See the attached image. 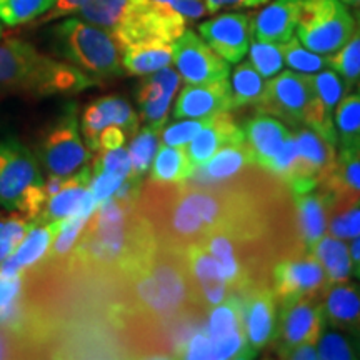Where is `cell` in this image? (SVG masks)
I'll use <instances>...</instances> for the list:
<instances>
[{
  "instance_id": "1",
  "label": "cell",
  "mask_w": 360,
  "mask_h": 360,
  "mask_svg": "<svg viewBox=\"0 0 360 360\" xmlns=\"http://www.w3.org/2000/svg\"><path fill=\"white\" fill-rule=\"evenodd\" d=\"M289 188L274 175L238 174L217 184L186 180L142 186L137 209L159 245L182 250L219 229L267 227L290 217Z\"/></svg>"
},
{
  "instance_id": "2",
  "label": "cell",
  "mask_w": 360,
  "mask_h": 360,
  "mask_svg": "<svg viewBox=\"0 0 360 360\" xmlns=\"http://www.w3.org/2000/svg\"><path fill=\"white\" fill-rule=\"evenodd\" d=\"M122 287L127 327H141L142 339H164L170 352L172 330L180 321L204 315L182 250L159 245L146 260L117 277Z\"/></svg>"
},
{
  "instance_id": "3",
  "label": "cell",
  "mask_w": 360,
  "mask_h": 360,
  "mask_svg": "<svg viewBox=\"0 0 360 360\" xmlns=\"http://www.w3.org/2000/svg\"><path fill=\"white\" fill-rule=\"evenodd\" d=\"M159 247L137 200L112 195L90 215L69 255V267L120 277Z\"/></svg>"
},
{
  "instance_id": "4",
  "label": "cell",
  "mask_w": 360,
  "mask_h": 360,
  "mask_svg": "<svg viewBox=\"0 0 360 360\" xmlns=\"http://www.w3.org/2000/svg\"><path fill=\"white\" fill-rule=\"evenodd\" d=\"M98 84L65 60L42 53L20 39L0 44V96H74Z\"/></svg>"
},
{
  "instance_id": "5",
  "label": "cell",
  "mask_w": 360,
  "mask_h": 360,
  "mask_svg": "<svg viewBox=\"0 0 360 360\" xmlns=\"http://www.w3.org/2000/svg\"><path fill=\"white\" fill-rule=\"evenodd\" d=\"M51 49L62 60L75 65L97 82L124 74L122 49L110 30L80 17H64L51 29Z\"/></svg>"
},
{
  "instance_id": "6",
  "label": "cell",
  "mask_w": 360,
  "mask_h": 360,
  "mask_svg": "<svg viewBox=\"0 0 360 360\" xmlns=\"http://www.w3.org/2000/svg\"><path fill=\"white\" fill-rule=\"evenodd\" d=\"M45 202L39 157L15 139H0V207L37 222Z\"/></svg>"
},
{
  "instance_id": "7",
  "label": "cell",
  "mask_w": 360,
  "mask_h": 360,
  "mask_svg": "<svg viewBox=\"0 0 360 360\" xmlns=\"http://www.w3.org/2000/svg\"><path fill=\"white\" fill-rule=\"evenodd\" d=\"M357 19L340 0H305L297 37L309 51L330 56L352 37Z\"/></svg>"
},
{
  "instance_id": "8",
  "label": "cell",
  "mask_w": 360,
  "mask_h": 360,
  "mask_svg": "<svg viewBox=\"0 0 360 360\" xmlns=\"http://www.w3.org/2000/svg\"><path fill=\"white\" fill-rule=\"evenodd\" d=\"M39 162L49 175L67 179L87 164L90 152L79 130V115L74 103L44 130L39 143Z\"/></svg>"
},
{
  "instance_id": "9",
  "label": "cell",
  "mask_w": 360,
  "mask_h": 360,
  "mask_svg": "<svg viewBox=\"0 0 360 360\" xmlns=\"http://www.w3.org/2000/svg\"><path fill=\"white\" fill-rule=\"evenodd\" d=\"M186 24L187 20L179 12L164 4L154 0H129L112 35L120 49L146 40H164L174 44L186 32Z\"/></svg>"
},
{
  "instance_id": "10",
  "label": "cell",
  "mask_w": 360,
  "mask_h": 360,
  "mask_svg": "<svg viewBox=\"0 0 360 360\" xmlns=\"http://www.w3.org/2000/svg\"><path fill=\"white\" fill-rule=\"evenodd\" d=\"M314 103V90L307 74L283 70L269 79L262 97L255 103V112L281 119L287 127L305 125Z\"/></svg>"
},
{
  "instance_id": "11",
  "label": "cell",
  "mask_w": 360,
  "mask_h": 360,
  "mask_svg": "<svg viewBox=\"0 0 360 360\" xmlns=\"http://www.w3.org/2000/svg\"><path fill=\"white\" fill-rule=\"evenodd\" d=\"M270 289L278 305L300 297H323L328 289L326 272L312 252H290L282 255L270 269Z\"/></svg>"
},
{
  "instance_id": "12",
  "label": "cell",
  "mask_w": 360,
  "mask_h": 360,
  "mask_svg": "<svg viewBox=\"0 0 360 360\" xmlns=\"http://www.w3.org/2000/svg\"><path fill=\"white\" fill-rule=\"evenodd\" d=\"M297 143V169L287 188L290 195L314 191L334 172L337 162V146L323 139L307 125L294 129Z\"/></svg>"
},
{
  "instance_id": "13",
  "label": "cell",
  "mask_w": 360,
  "mask_h": 360,
  "mask_svg": "<svg viewBox=\"0 0 360 360\" xmlns=\"http://www.w3.org/2000/svg\"><path fill=\"white\" fill-rule=\"evenodd\" d=\"M323 297L309 295L278 305L277 334L272 342L276 344L277 357L300 344H317L323 319Z\"/></svg>"
},
{
  "instance_id": "14",
  "label": "cell",
  "mask_w": 360,
  "mask_h": 360,
  "mask_svg": "<svg viewBox=\"0 0 360 360\" xmlns=\"http://www.w3.org/2000/svg\"><path fill=\"white\" fill-rule=\"evenodd\" d=\"M174 64L186 84H214L229 79L231 64L217 56L204 39L193 30H187L172 44Z\"/></svg>"
},
{
  "instance_id": "15",
  "label": "cell",
  "mask_w": 360,
  "mask_h": 360,
  "mask_svg": "<svg viewBox=\"0 0 360 360\" xmlns=\"http://www.w3.org/2000/svg\"><path fill=\"white\" fill-rule=\"evenodd\" d=\"M335 169L319 187L330 195V214L360 204V137L337 141Z\"/></svg>"
},
{
  "instance_id": "16",
  "label": "cell",
  "mask_w": 360,
  "mask_h": 360,
  "mask_svg": "<svg viewBox=\"0 0 360 360\" xmlns=\"http://www.w3.org/2000/svg\"><path fill=\"white\" fill-rule=\"evenodd\" d=\"M238 295L242 300V322L247 340L257 354L276 339L278 302L270 283L252 285Z\"/></svg>"
},
{
  "instance_id": "17",
  "label": "cell",
  "mask_w": 360,
  "mask_h": 360,
  "mask_svg": "<svg viewBox=\"0 0 360 360\" xmlns=\"http://www.w3.org/2000/svg\"><path fill=\"white\" fill-rule=\"evenodd\" d=\"M252 15L242 12L222 13L199 25V35L229 64H238L247 56L252 40Z\"/></svg>"
},
{
  "instance_id": "18",
  "label": "cell",
  "mask_w": 360,
  "mask_h": 360,
  "mask_svg": "<svg viewBox=\"0 0 360 360\" xmlns=\"http://www.w3.org/2000/svg\"><path fill=\"white\" fill-rule=\"evenodd\" d=\"M182 255L186 259L202 312L205 314L207 310L222 304L232 294V287L229 285L217 259L200 244L187 245L182 249Z\"/></svg>"
},
{
  "instance_id": "19",
  "label": "cell",
  "mask_w": 360,
  "mask_h": 360,
  "mask_svg": "<svg viewBox=\"0 0 360 360\" xmlns=\"http://www.w3.org/2000/svg\"><path fill=\"white\" fill-rule=\"evenodd\" d=\"M180 75L172 67L146 75L137 90V103L143 125L162 129L169 119L172 98L180 87Z\"/></svg>"
},
{
  "instance_id": "20",
  "label": "cell",
  "mask_w": 360,
  "mask_h": 360,
  "mask_svg": "<svg viewBox=\"0 0 360 360\" xmlns=\"http://www.w3.org/2000/svg\"><path fill=\"white\" fill-rule=\"evenodd\" d=\"M295 229L305 252H312L317 242L326 236L330 217V195L322 187L304 193H294Z\"/></svg>"
},
{
  "instance_id": "21",
  "label": "cell",
  "mask_w": 360,
  "mask_h": 360,
  "mask_svg": "<svg viewBox=\"0 0 360 360\" xmlns=\"http://www.w3.org/2000/svg\"><path fill=\"white\" fill-rule=\"evenodd\" d=\"M90 180H92L90 167H82L70 177L64 179L60 188L45 202L37 222H57L80 212L85 207H97V202L90 192Z\"/></svg>"
},
{
  "instance_id": "22",
  "label": "cell",
  "mask_w": 360,
  "mask_h": 360,
  "mask_svg": "<svg viewBox=\"0 0 360 360\" xmlns=\"http://www.w3.org/2000/svg\"><path fill=\"white\" fill-rule=\"evenodd\" d=\"M242 141H244V132H242V127H238L232 114L219 112V114L207 117L204 129L193 137V141L187 143L186 152L192 167L199 169L222 147Z\"/></svg>"
},
{
  "instance_id": "23",
  "label": "cell",
  "mask_w": 360,
  "mask_h": 360,
  "mask_svg": "<svg viewBox=\"0 0 360 360\" xmlns=\"http://www.w3.org/2000/svg\"><path fill=\"white\" fill-rule=\"evenodd\" d=\"M219 112H231L229 79L214 84H186L175 102L174 119H202Z\"/></svg>"
},
{
  "instance_id": "24",
  "label": "cell",
  "mask_w": 360,
  "mask_h": 360,
  "mask_svg": "<svg viewBox=\"0 0 360 360\" xmlns=\"http://www.w3.org/2000/svg\"><path fill=\"white\" fill-rule=\"evenodd\" d=\"M305 0H274L252 15V39L283 44L294 37Z\"/></svg>"
},
{
  "instance_id": "25",
  "label": "cell",
  "mask_w": 360,
  "mask_h": 360,
  "mask_svg": "<svg viewBox=\"0 0 360 360\" xmlns=\"http://www.w3.org/2000/svg\"><path fill=\"white\" fill-rule=\"evenodd\" d=\"M244 141L249 146L254 155L255 167H262L270 157H274L281 150L283 142L292 134L287 125L276 119V117L255 112L242 125Z\"/></svg>"
},
{
  "instance_id": "26",
  "label": "cell",
  "mask_w": 360,
  "mask_h": 360,
  "mask_svg": "<svg viewBox=\"0 0 360 360\" xmlns=\"http://www.w3.org/2000/svg\"><path fill=\"white\" fill-rule=\"evenodd\" d=\"M323 319L328 327L352 334L360 328V283L330 285L322 299Z\"/></svg>"
},
{
  "instance_id": "27",
  "label": "cell",
  "mask_w": 360,
  "mask_h": 360,
  "mask_svg": "<svg viewBox=\"0 0 360 360\" xmlns=\"http://www.w3.org/2000/svg\"><path fill=\"white\" fill-rule=\"evenodd\" d=\"M250 167H255L254 155L245 141H242L220 148L204 165L195 169L188 180H195L200 184H217L237 177L238 174Z\"/></svg>"
},
{
  "instance_id": "28",
  "label": "cell",
  "mask_w": 360,
  "mask_h": 360,
  "mask_svg": "<svg viewBox=\"0 0 360 360\" xmlns=\"http://www.w3.org/2000/svg\"><path fill=\"white\" fill-rule=\"evenodd\" d=\"M172 60V44L164 40H146L122 47V67L132 75H148L169 67Z\"/></svg>"
},
{
  "instance_id": "29",
  "label": "cell",
  "mask_w": 360,
  "mask_h": 360,
  "mask_svg": "<svg viewBox=\"0 0 360 360\" xmlns=\"http://www.w3.org/2000/svg\"><path fill=\"white\" fill-rule=\"evenodd\" d=\"M312 254L326 272L328 287L350 281L354 270L349 245L345 244V240L332 236H323L314 247Z\"/></svg>"
},
{
  "instance_id": "30",
  "label": "cell",
  "mask_w": 360,
  "mask_h": 360,
  "mask_svg": "<svg viewBox=\"0 0 360 360\" xmlns=\"http://www.w3.org/2000/svg\"><path fill=\"white\" fill-rule=\"evenodd\" d=\"M193 172L195 169L188 160L186 147H169L162 143L152 160L148 180L159 184H179L191 179Z\"/></svg>"
},
{
  "instance_id": "31",
  "label": "cell",
  "mask_w": 360,
  "mask_h": 360,
  "mask_svg": "<svg viewBox=\"0 0 360 360\" xmlns=\"http://www.w3.org/2000/svg\"><path fill=\"white\" fill-rule=\"evenodd\" d=\"M58 227H60V220H57V222L35 224L27 232L24 240L20 242L19 247L12 254L22 269L32 267V265L39 264L47 255Z\"/></svg>"
},
{
  "instance_id": "32",
  "label": "cell",
  "mask_w": 360,
  "mask_h": 360,
  "mask_svg": "<svg viewBox=\"0 0 360 360\" xmlns=\"http://www.w3.org/2000/svg\"><path fill=\"white\" fill-rule=\"evenodd\" d=\"M229 84H231V110L255 105L265 89L264 77L254 69L249 60L238 64L233 69Z\"/></svg>"
},
{
  "instance_id": "33",
  "label": "cell",
  "mask_w": 360,
  "mask_h": 360,
  "mask_svg": "<svg viewBox=\"0 0 360 360\" xmlns=\"http://www.w3.org/2000/svg\"><path fill=\"white\" fill-rule=\"evenodd\" d=\"M357 25L347 42L339 51L327 56V64L344 79L349 90H352L360 80V11H355Z\"/></svg>"
},
{
  "instance_id": "34",
  "label": "cell",
  "mask_w": 360,
  "mask_h": 360,
  "mask_svg": "<svg viewBox=\"0 0 360 360\" xmlns=\"http://www.w3.org/2000/svg\"><path fill=\"white\" fill-rule=\"evenodd\" d=\"M57 0H0V24L19 27L44 17Z\"/></svg>"
},
{
  "instance_id": "35",
  "label": "cell",
  "mask_w": 360,
  "mask_h": 360,
  "mask_svg": "<svg viewBox=\"0 0 360 360\" xmlns=\"http://www.w3.org/2000/svg\"><path fill=\"white\" fill-rule=\"evenodd\" d=\"M317 355L322 360H355L360 359V349L349 332L328 328L326 323L317 340Z\"/></svg>"
},
{
  "instance_id": "36",
  "label": "cell",
  "mask_w": 360,
  "mask_h": 360,
  "mask_svg": "<svg viewBox=\"0 0 360 360\" xmlns=\"http://www.w3.org/2000/svg\"><path fill=\"white\" fill-rule=\"evenodd\" d=\"M159 129L143 125L134 135L132 143L129 147V155L130 160H132V170H130L129 175L142 179V175L147 172L157 154V148H159Z\"/></svg>"
},
{
  "instance_id": "37",
  "label": "cell",
  "mask_w": 360,
  "mask_h": 360,
  "mask_svg": "<svg viewBox=\"0 0 360 360\" xmlns=\"http://www.w3.org/2000/svg\"><path fill=\"white\" fill-rule=\"evenodd\" d=\"M127 4L129 0H85L84 6L79 8L77 15L90 24L112 32L114 27L119 24Z\"/></svg>"
},
{
  "instance_id": "38",
  "label": "cell",
  "mask_w": 360,
  "mask_h": 360,
  "mask_svg": "<svg viewBox=\"0 0 360 360\" xmlns=\"http://www.w3.org/2000/svg\"><path fill=\"white\" fill-rule=\"evenodd\" d=\"M281 49L283 53V62H285L292 70L299 72V74H315V72L327 69L328 67L326 56L309 51V49L304 47V45L300 44V40H297L295 37L281 44Z\"/></svg>"
},
{
  "instance_id": "39",
  "label": "cell",
  "mask_w": 360,
  "mask_h": 360,
  "mask_svg": "<svg viewBox=\"0 0 360 360\" xmlns=\"http://www.w3.org/2000/svg\"><path fill=\"white\" fill-rule=\"evenodd\" d=\"M250 64L262 75L264 79H272L283 69V53L281 44L264 42V40L252 39L249 47Z\"/></svg>"
},
{
  "instance_id": "40",
  "label": "cell",
  "mask_w": 360,
  "mask_h": 360,
  "mask_svg": "<svg viewBox=\"0 0 360 360\" xmlns=\"http://www.w3.org/2000/svg\"><path fill=\"white\" fill-rule=\"evenodd\" d=\"M97 103L109 125H117V127L124 129L127 137H134L139 132V120L141 119L125 98L119 96H107L98 98Z\"/></svg>"
},
{
  "instance_id": "41",
  "label": "cell",
  "mask_w": 360,
  "mask_h": 360,
  "mask_svg": "<svg viewBox=\"0 0 360 360\" xmlns=\"http://www.w3.org/2000/svg\"><path fill=\"white\" fill-rule=\"evenodd\" d=\"M37 224L24 214L13 212L8 217H0V262L15 252L27 232Z\"/></svg>"
},
{
  "instance_id": "42",
  "label": "cell",
  "mask_w": 360,
  "mask_h": 360,
  "mask_svg": "<svg viewBox=\"0 0 360 360\" xmlns=\"http://www.w3.org/2000/svg\"><path fill=\"white\" fill-rule=\"evenodd\" d=\"M334 125L340 137H360V94L347 92L337 103Z\"/></svg>"
},
{
  "instance_id": "43",
  "label": "cell",
  "mask_w": 360,
  "mask_h": 360,
  "mask_svg": "<svg viewBox=\"0 0 360 360\" xmlns=\"http://www.w3.org/2000/svg\"><path fill=\"white\" fill-rule=\"evenodd\" d=\"M297 155H299V152H297L295 137L294 132H292L289 137H287V141L283 142L281 150H278L274 157H270L262 167H260V170H265V172L274 175V177L278 179L287 186L289 180L294 177L295 174Z\"/></svg>"
},
{
  "instance_id": "44",
  "label": "cell",
  "mask_w": 360,
  "mask_h": 360,
  "mask_svg": "<svg viewBox=\"0 0 360 360\" xmlns=\"http://www.w3.org/2000/svg\"><path fill=\"white\" fill-rule=\"evenodd\" d=\"M327 231L332 237L345 242L360 236V204L330 214Z\"/></svg>"
},
{
  "instance_id": "45",
  "label": "cell",
  "mask_w": 360,
  "mask_h": 360,
  "mask_svg": "<svg viewBox=\"0 0 360 360\" xmlns=\"http://www.w3.org/2000/svg\"><path fill=\"white\" fill-rule=\"evenodd\" d=\"M205 122L207 117H202V119H184L180 122L170 124L162 130L160 142L169 147H186L204 129Z\"/></svg>"
},
{
  "instance_id": "46",
  "label": "cell",
  "mask_w": 360,
  "mask_h": 360,
  "mask_svg": "<svg viewBox=\"0 0 360 360\" xmlns=\"http://www.w3.org/2000/svg\"><path fill=\"white\" fill-rule=\"evenodd\" d=\"M94 174L109 172L125 179L132 170V160H130L129 150L124 147L112 148V150H101L94 160Z\"/></svg>"
},
{
  "instance_id": "47",
  "label": "cell",
  "mask_w": 360,
  "mask_h": 360,
  "mask_svg": "<svg viewBox=\"0 0 360 360\" xmlns=\"http://www.w3.org/2000/svg\"><path fill=\"white\" fill-rule=\"evenodd\" d=\"M22 287H24L22 274H17L13 277L0 276V322L2 323L13 321L15 304L20 297Z\"/></svg>"
},
{
  "instance_id": "48",
  "label": "cell",
  "mask_w": 360,
  "mask_h": 360,
  "mask_svg": "<svg viewBox=\"0 0 360 360\" xmlns=\"http://www.w3.org/2000/svg\"><path fill=\"white\" fill-rule=\"evenodd\" d=\"M125 179L119 177L115 174H109V172H96L94 174L92 180H90V192H92L94 199H96L97 205L103 202L109 197L114 195L117 192V188L122 186Z\"/></svg>"
},
{
  "instance_id": "49",
  "label": "cell",
  "mask_w": 360,
  "mask_h": 360,
  "mask_svg": "<svg viewBox=\"0 0 360 360\" xmlns=\"http://www.w3.org/2000/svg\"><path fill=\"white\" fill-rule=\"evenodd\" d=\"M154 2L164 4V6L174 8L187 22L199 20L207 13L204 0H154Z\"/></svg>"
},
{
  "instance_id": "50",
  "label": "cell",
  "mask_w": 360,
  "mask_h": 360,
  "mask_svg": "<svg viewBox=\"0 0 360 360\" xmlns=\"http://www.w3.org/2000/svg\"><path fill=\"white\" fill-rule=\"evenodd\" d=\"M85 0H57L56 6H53L51 11L45 13L44 17H40V22H53V20H60L64 17H70L74 13L79 12V8L84 6Z\"/></svg>"
},
{
  "instance_id": "51",
  "label": "cell",
  "mask_w": 360,
  "mask_h": 360,
  "mask_svg": "<svg viewBox=\"0 0 360 360\" xmlns=\"http://www.w3.org/2000/svg\"><path fill=\"white\" fill-rule=\"evenodd\" d=\"M125 141H127V134L124 129L117 127V125H109L98 135V152L124 147Z\"/></svg>"
},
{
  "instance_id": "52",
  "label": "cell",
  "mask_w": 360,
  "mask_h": 360,
  "mask_svg": "<svg viewBox=\"0 0 360 360\" xmlns=\"http://www.w3.org/2000/svg\"><path fill=\"white\" fill-rule=\"evenodd\" d=\"M207 13H217L224 8H252L267 4L269 0H204Z\"/></svg>"
},
{
  "instance_id": "53",
  "label": "cell",
  "mask_w": 360,
  "mask_h": 360,
  "mask_svg": "<svg viewBox=\"0 0 360 360\" xmlns=\"http://www.w3.org/2000/svg\"><path fill=\"white\" fill-rule=\"evenodd\" d=\"M281 359H290V360H317V344H300L295 345L283 352Z\"/></svg>"
},
{
  "instance_id": "54",
  "label": "cell",
  "mask_w": 360,
  "mask_h": 360,
  "mask_svg": "<svg viewBox=\"0 0 360 360\" xmlns=\"http://www.w3.org/2000/svg\"><path fill=\"white\" fill-rule=\"evenodd\" d=\"M349 252H350V259H352V270L355 276H357L360 272V236L350 240Z\"/></svg>"
},
{
  "instance_id": "55",
  "label": "cell",
  "mask_w": 360,
  "mask_h": 360,
  "mask_svg": "<svg viewBox=\"0 0 360 360\" xmlns=\"http://www.w3.org/2000/svg\"><path fill=\"white\" fill-rule=\"evenodd\" d=\"M344 2L347 7H352L354 11H360V0H340Z\"/></svg>"
},
{
  "instance_id": "56",
  "label": "cell",
  "mask_w": 360,
  "mask_h": 360,
  "mask_svg": "<svg viewBox=\"0 0 360 360\" xmlns=\"http://www.w3.org/2000/svg\"><path fill=\"white\" fill-rule=\"evenodd\" d=\"M354 337V340H355V344H357V347L360 349V328H357V330H354L352 334H350Z\"/></svg>"
},
{
  "instance_id": "57",
  "label": "cell",
  "mask_w": 360,
  "mask_h": 360,
  "mask_svg": "<svg viewBox=\"0 0 360 360\" xmlns=\"http://www.w3.org/2000/svg\"><path fill=\"white\" fill-rule=\"evenodd\" d=\"M4 355V347H2V340H0V357Z\"/></svg>"
},
{
  "instance_id": "58",
  "label": "cell",
  "mask_w": 360,
  "mask_h": 360,
  "mask_svg": "<svg viewBox=\"0 0 360 360\" xmlns=\"http://www.w3.org/2000/svg\"><path fill=\"white\" fill-rule=\"evenodd\" d=\"M2 35H4V29H2V24H0V39H2Z\"/></svg>"
},
{
  "instance_id": "59",
  "label": "cell",
  "mask_w": 360,
  "mask_h": 360,
  "mask_svg": "<svg viewBox=\"0 0 360 360\" xmlns=\"http://www.w3.org/2000/svg\"><path fill=\"white\" fill-rule=\"evenodd\" d=\"M357 92L360 94V80H359V84H357Z\"/></svg>"
},
{
  "instance_id": "60",
  "label": "cell",
  "mask_w": 360,
  "mask_h": 360,
  "mask_svg": "<svg viewBox=\"0 0 360 360\" xmlns=\"http://www.w3.org/2000/svg\"><path fill=\"white\" fill-rule=\"evenodd\" d=\"M355 277H357V278H359V281H360V272H359V274H357V276H355Z\"/></svg>"
}]
</instances>
